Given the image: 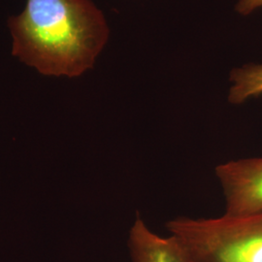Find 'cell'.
Returning <instances> with one entry per match:
<instances>
[{
    "label": "cell",
    "mask_w": 262,
    "mask_h": 262,
    "mask_svg": "<svg viewBox=\"0 0 262 262\" xmlns=\"http://www.w3.org/2000/svg\"><path fill=\"white\" fill-rule=\"evenodd\" d=\"M187 262H262V213L191 219L166 224Z\"/></svg>",
    "instance_id": "2"
},
{
    "label": "cell",
    "mask_w": 262,
    "mask_h": 262,
    "mask_svg": "<svg viewBox=\"0 0 262 262\" xmlns=\"http://www.w3.org/2000/svg\"><path fill=\"white\" fill-rule=\"evenodd\" d=\"M215 173L225 196V215L262 213V158L228 161L217 165Z\"/></svg>",
    "instance_id": "3"
},
{
    "label": "cell",
    "mask_w": 262,
    "mask_h": 262,
    "mask_svg": "<svg viewBox=\"0 0 262 262\" xmlns=\"http://www.w3.org/2000/svg\"><path fill=\"white\" fill-rule=\"evenodd\" d=\"M7 26L12 55L40 74L75 78L94 67L110 35L91 0H27Z\"/></svg>",
    "instance_id": "1"
},
{
    "label": "cell",
    "mask_w": 262,
    "mask_h": 262,
    "mask_svg": "<svg viewBox=\"0 0 262 262\" xmlns=\"http://www.w3.org/2000/svg\"><path fill=\"white\" fill-rule=\"evenodd\" d=\"M262 0H240L236 5V10L241 15H249L254 10L261 8Z\"/></svg>",
    "instance_id": "6"
},
{
    "label": "cell",
    "mask_w": 262,
    "mask_h": 262,
    "mask_svg": "<svg viewBox=\"0 0 262 262\" xmlns=\"http://www.w3.org/2000/svg\"><path fill=\"white\" fill-rule=\"evenodd\" d=\"M230 81L232 83L228 95L230 103H244L250 98L262 95V64L236 68L231 72Z\"/></svg>",
    "instance_id": "5"
},
{
    "label": "cell",
    "mask_w": 262,
    "mask_h": 262,
    "mask_svg": "<svg viewBox=\"0 0 262 262\" xmlns=\"http://www.w3.org/2000/svg\"><path fill=\"white\" fill-rule=\"evenodd\" d=\"M127 245L132 262H187L173 236L156 234L139 215L131 226Z\"/></svg>",
    "instance_id": "4"
}]
</instances>
